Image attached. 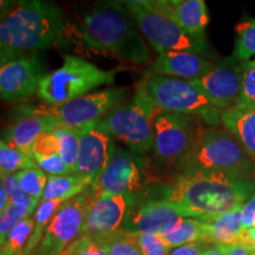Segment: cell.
<instances>
[{"mask_svg": "<svg viewBox=\"0 0 255 255\" xmlns=\"http://www.w3.org/2000/svg\"><path fill=\"white\" fill-rule=\"evenodd\" d=\"M21 56H24V53L15 52V51H12V50L0 49V69H1L4 65H6L7 63L11 62V60H13Z\"/></svg>", "mask_w": 255, "mask_h": 255, "instance_id": "cell-41", "label": "cell"}, {"mask_svg": "<svg viewBox=\"0 0 255 255\" xmlns=\"http://www.w3.org/2000/svg\"><path fill=\"white\" fill-rule=\"evenodd\" d=\"M208 246V244L202 241L193 242V244L183 245V246L173 248V250L169 251L168 255H202L203 252L206 251V248Z\"/></svg>", "mask_w": 255, "mask_h": 255, "instance_id": "cell-40", "label": "cell"}, {"mask_svg": "<svg viewBox=\"0 0 255 255\" xmlns=\"http://www.w3.org/2000/svg\"><path fill=\"white\" fill-rule=\"evenodd\" d=\"M92 186L100 193L137 199L143 187L141 159L131 151L116 148L108 167Z\"/></svg>", "mask_w": 255, "mask_h": 255, "instance_id": "cell-14", "label": "cell"}, {"mask_svg": "<svg viewBox=\"0 0 255 255\" xmlns=\"http://www.w3.org/2000/svg\"><path fill=\"white\" fill-rule=\"evenodd\" d=\"M252 251L246 246H240V245H237V246H229L227 255H250Z\"/></svg>", "mask_w": 255, "mask_h": 255, "instance_id": "cell-46", "label": "cell"}, {"mask_svg": "<svg viewBox=\"0 0 255 255\" xmlns=\"http://www.w3.org/2000/svg\"><path fill=\"white\" fill-rule=\"evenodd\" d=\"M63 201L59 200H51V201H40L39 205L36 208V212L33 213L34 219V229L33 234L30 239V242L25 248L24 255H33L34 251L39 245V242L43 239L44 233H45L47 226L51 220L60 207L63 206Z\"/></svg>", "mask_w": 255, "mask_h": 255, "instance_id": "cell-25", "label": "cell"}, {"mask_svg": "<svg viewBox=\"0 0 255 255\" xmlns=\"http://www.w3.org/2000/svg\"><path fill=\"white\" fill-rule=\"evenodd\" d=\"M154 2L191 38L207 44L209 14L203 0H154Z\"/></svg>", "mask_w": 255, "mask_h": 255, "instance_id": "cell-20", "label": "cell"}, {"mask_svg": "<svg viewBox=\"0 0 255 255\" xmlns=\"http://www.w3.org/2000/svg\"><path fill=\"white\" fill-rule=\"evenodd\" d=\"M202 221L206 223V244L244 246L245 229L242 228L241 208Z\"/></svg>", "mask_w": 255, "mask_h": 255, "instance_id": "cell-22", "label": "cell"}, {"mask_svg": "<svg viewBox=\"0 0 255 255\" xmlns=\"http://www.w3.org/2000/svg\"><path fill=\"white\" fill-rule=\"evenodd\" d=\"M43 77V60L38 53L11 60L0 69V101L27 100L37 92Z\"/></svg>", "mask_w": 255, "mask_h": 255, "instance_id": "cell-15", "label": "cell"}, {"mask_svg": "<svg viewBox=\"0 0 255 255\" xmlns=\"http://www.w3.org/2000/svg\"><path fill=\"white\" fill-rule=\"evenodd\" d=\"M237 104L255 107V60L241 63V94Z\"/></svg>", "mask_w": 255, "mask_h": 255, "instance_id": "cell-33", "label": "cell"}, {"mask_svg": "<svg viewBox=\"0 0 255 255\" xmlns=\"http://www.w3.org/2000/svg\"><path fill=\"white\" fill-rule=\"evenodd\" d=\"M121 70H103L82 57L66 55L60 68L44 75L37 95L49 107H58L88 95L96 88L114 84Z\"/></svg>", "mask_w": 255, "mask_h": 255, "instance_id": "cell-6", "label": "cell"}, {"mask_svg": "<svg viewBox=\"0 0 255 255\" xmlns=\"http://www.w3.org/2000/svg\"><path fill=\"white\" fill-rule=\"evenodd\" d=\"M177 169L180 174L189 170H213L255 180V163L223 127H208L203 130L194 149Z\"/></svg>", "mask_w": 255, "mask_h": 255, "instance_id": "cell-5", "label": "cell"}, {"mask_svg": "<svg viewBox=\"0 0 255 255\" xmlns=\"http://www.w3.org/2000/svg\"><path fill=\"white\" fill-rule=\"evenodd\" d=\"M221 126L255 163V107L235 104L221 113Z\"/></svg>", "mask_w": 255, "mask_h": 255, "instance_id": "cell-21", "label": "cell"}, {"mask_svg": "<svg viewBox=\"0 0 255 255\" xmlns=\"http://www.w3.org/2000/svg\"><path fill=\"white\" fill-rule=\"evenodd\" d=\"M194 83L218 109L221 111L229 109L240 98L241 62L233 56L227 57L213 64L209 71Z\"/></svg>", "mask_w": 255, "mask_h": 255, "instance_id": "cell-16", "label": "cell"}, {"mask_svg": "<svg viewBox=\"0 0 255 255\" xmlns=\"http://www.w3.org/2000/svg\"><path fill=\"white\" fill-rule=\"evenodd\" d=\"M47 175L38 167L28 168L15 174L20 189L32 199L40 201L47 183Z\"/></svg>", "mask_w": 255, "mask_h": 255, "instance_id": "cell-31", "label": "cell"}, {"mask_svg": "<svg viewBox=\"0 0 255 255\" xmlns=\"http://www.w3.org/2000/svg\"><path fill=\"white\" fill-rule=\"evenodd\" d=\"M62 255H108L103 241L82 234Z\"/></svg>", "mask_w": 255, "mask_h": 255, "instance_id": "cell-34", "label": "cell"}, {"mask_svg": "<svg viewBox=\"0 0 255 255\" xmlns=\"http://www.w3.org/2000/svg\"><path fill=\"white\" fill-rule=\"evenodd\" d=\"M17 5L18 1H14V0H0V21H1Z\"/></svg>", "mask_w": 255, "mask_h": 255, "instance_id": "cell-43", "label": "cell"}, {"mask_svg": "<svg viewBox=\"0 0 255 255\" xmlns=\"http://www.w3.org/2000/svg\"><path fill=\"white\" fill-rule=\"evenodd\" d=\"M255 194V180L213 170L178 174L159 194L183 218L207 220L241 208Z\"/></svg>", "mask_w": 255, "mask_h": 255, "instance_id": "cell-1", "label": "cell"}, {"mask_svg": "<svg viewBox=\"0 0 255 255\" xmlns=\"http://www.w3.org/2000/svg\"><path fill=\"white\" fill-rule=\"evenodd\" d=\"M33 229L34 219L33 215H30L12 229L4 244L0 246V255H24Z\"/></svg>", "mask_w": 255, "mask_h": 255, "instance_id": "cell-27", "label": "cell"}, {"mask_svg": "<svg viewBox=\"0 0 255 255\" xmlns=\"http://www.w3.org/2000/svg\"><path fill=\"white\" fill-rule=\"evenodd\" d=\"M202 120L188 115L161 113L154 122V152L164 163L178 164L190 154L201 132Z\"/></svg>", "mask_w": 255, "mask_h": 255, "instance_id": "cell-9", "label": "cell"}, {"mask_svg": "<svg viewBox=\"0 0 255 255\" xmlns=\"http://www.w3.org/2000/svg\"><path fill=\"white\" fill-rule=\"evenodd\" d=\"M115 149L114 137L102 131L97 126L81 130L78 157L73 174L91 178L95 183L109 164Z\"/></svg>", "mask_w": 255, "mask_h": 255, "instance_id": "cell-17", "label": "cell"}, {"mask_svg": "<svg viewBox=\"0 0 255 255\" xmlns=\"http://www.w3.org/2000/svg\"><path fill=\"white\" fill-rule=\"evenodd\" d=\"M129 96L128 88H111L91 92L58 107H49L50 113L58 121L60 128L84 130L97 126L108 114L124 102Z\"/></svg>", "mask_w": 255, "mask_h": 255, "instance_id": "cell-11", "label": "cell"}, {"mask_svg": "<svg viewBox=\"0 0 255 255\" xmlns=\"http://www.w3.org/2000/svg\"><path fill=\"white\" fill-rule=\"evenodd\" d=\"M9 205V197L6 190L4 180H2V175L0 174V214L6 209V207Z\"/></svg>", "mask_w": 255, "mask_h": 255, "instance_id": "cell-42", "label": "cell"}, {"mask_svg": "<svg viewBox=\"0 0 255 255\" xmlns=\"http://www.w3.org/2000/svg\"><path fill=\"white\" fill-rule=\"evenodd\" d=\"M33 167H37L33 158L0 138V174L15 175Z\"/></svg>", "mask_w": 255, "mask_h": 255, "instance_id": "cell-28", "label": "cell"}, {"mask_svg": "<svg viewBox=\"0 0 255 255\" xmlns=\"http://www.w3.org/2000/svg\"><path fill=\"white\" fill-rule=\"evenodd\" d=\"M244 246L250 248L251 251L255 252V227L248 229H245V240H244Z\"/></svg>", "mask_w": 255, "mask_h": 255, "instance_id": "cell-45", "label": "cell"}, {"mask_svg": "<svg viewBox=\"0 0 255 255\" xmlns=\"http://www.w3.org/2000/svg\"><path fill=\"white\" fill-rule=\"evenodd\" d=\"M159 237L169 251L193 242H205L206 223L199 219L182 218L173 228Z\"/></svg>", "mask_w": 255, "mask_h": 255, "instance_id": "cell-24", "label": "cell"}, {"mask_svg": "<svg viewBox=\"0 0 255 255\" xmlns=\"http://www.w3.org/2000/svg\"><path fill=\"white\" fill-rule=\"evenodd\" d=\"M33 159L37 167L41 169L47 176H63V175L72 174L59 154L34 156Z\"/></svg>", "mask_w": 255, "mask_h": 255, "instance_id": "cell-36", "label": "cell"}, {"mask_svg": "<svg viewBox=\"0 0 255 255\" xmlns=\"http://www.w3.org/2000/svg\"><path fill=\"white\" fill-rule=\"evenodd\" d=\"M142 255H168L169 250L159 235L148 233H133Z\"/></svg>", "mask_w": 255, "mask_h": 255, "instance_id": "cell-37", "label": "cell"}, {"mask_svg": "<svg viewBox=\"0 0 255 255\" xmlns=\"http://www.w3.org/2000/svg\"><path fill=\"white\" fill-rule=\"evenodd\" d=\"M250 255H253V251H252V253H251Z\"/></svg>", "mask_w": 255, "mask_h": 255, "instance_id": "cell-47", "label": "cell"}, {"mask_svg": "<svg viewBox=\"0 0 255 255\" xmlns=\"http://www.w3.org/2000/svg\"><path fill=\"white\" fill-rule=\"evenodd\" d=\"M2 180H4L5 188L7 190L9 202L24 207V208L30 210L31 213L36 212V208L39 205L40 201L32 199L31 196H28L27 194H25L20 189L17 182V178H15V175H2Z\"/></svg>", "mask_w": 255, "mask_h": 255, "instance_id": "cell-35", "label": "cell"}, {"mask_svg": "<svg viewBox=\"0 0 255 255\" xmlns=\"http://www.w3.org/2000/svg\"><path fill=\"white\" fill-rule=\"evenodd\" d=\"M241 222L246 231L255 227V194L241 206Z\"/></svg>", "mask_w": 255, "mask_h": 255, "instance_id": "cell-39", "label": "cell"}, {"mask_svg": "<svg viewBox=\"0 0 255 255\" xmlns=\"http://www.w3.org/2000/svg\"><path fill=\"white\" fill-rule=\"evenodd\" d=\"M253 255H255V252H253Z\"/></svg>", "mask_w": 255, "mask_h": 255, "instance_id": "cell-48", "label": "cell"}, {"mask_svg": "<svg viewBox=\"0 0 255 255\" xmlns=\"http://www.w3.org/2000/svg\"><path fill=\"white\" fill-rule=\"evenodd\" d=\"M183 216L161 197L135 206L128 214L122 229L129 233L162 235L174 227Z\"/></svg>", "mask_w": 255, "mask_h": 255, "instance_id": "cell-18", "label": "cell"}, {"mask_svg": "<svg viewBox=\"0 0 255 255\" xmlns=\"http://www.w3.org/2000/svg\"><path fill=\"white\" fill-rule=\"evenodd\" d=\"M96 193L94 186L66 201L58 209L33 255H62L83 234L88 207Z\"/></svg>", "mask_w": 255, "mask_h": 255, "instance_id": "cell-10", "label": "cell"}, {"mask_svg": "<svg viewBox=\"0 0 255 255\" xmlns=\"http://www.w3.org/2000/svg\"><path fill=\"white\" fill-rule=\"evenodd\" d=\"M55 133L59 142V156L73 174L78 157L81 130L58 128L55 130Z\"/></svg>", "mask_w": 255, "mask_h": 255, "instance_id": "cell-30", "label": "cell"}, {"mask_svg": "<svg viewBox=\"0 0 255 255\" xmlns=\"http://www.w3.org/2000/svg\"><path fill=\"white\" fill-rule=\"evenodd\" d=\"M50 154H59V142L55 131L43 133L32 146V157Z\"/></svg>", "mask_w": 255, "mask_h": 255, "instance_id": "cell-38", "label": "cell"}, {"mask_svg": "<svg viewBox=\"0 0 255 255\" xmlns=\"http://www.w3.org/2000/svg\"><path fill=\"white\" fill-rule=\"evenodd\" d=\"M161 113L141 81L131 100L115 108L97 128L120 139L133 154H145L154 148V122Z\"/></svg>", "mask_w": 255, "mask_h": 255, "instance_id": "cell-4", "label": "cell"}, {"mask_svg": "<svg viewBox=\"0 0 255 255\" xmlns=\"http://www.w3.org/2000/svg\"><path fill=\"white\" fill-rule=\"evenodd\" d=\"M237 40H235L233 57L239 62H251L255 58V19L245 15L237 26Z\"/></svg>", "mask_w": 255, "mask_h": 255, "instance_id": "cell-26", "label": "cell"}, {"mask_svg": "<svg viewBox=\"0 0 255 255\" xmlns=\"http://www.w3.org/2000/svg\"><path fill=\"white\" fill-rule=\"evenodd\" d=\"M79 36L88 46L136 65L151 59L150 49L122 1H98L83 15Z\"/></svg>", "mask_w": 255, "mask_h": 255, "instance_id": "cell-3", "label": "cell"}, {"mask_svg": "<svg viewBox=\"0 0 255 255\" xmlns=\"http://www.w3.org/2000/svg\"><path fill=\"white\" fill-rule=\"evenodd\" d=\"M228 248L229 246H222V245H209L202 255H227Z\"/></svg>", "mask_w": 255, "mask_h": 255, "instance_id": "cell-44", "label": "cell"}, {"mask_svg": "<svg viewBox=\"0 0 255 255\" xmlns=\"http://www.w3.org/2000/svg\"><path fill=\"white\" fill-rule=\"evenodd\" d=\"M58 128V121L50 113L49 108L19 105L9 117L5 142L32 157L34 142L43 133L55 131Z\"/></svg>", "mask_w": 255, "mask_h": 255, "instance_id": "cell-13", "label": "cell"}, {"mask_svg": "<svg viewBox=\"0 0 255 255\" xmlns=\"http://www.w3.org/2000/svg\"><path fill=\"white\" fill-rule=\"evenodd\" d=\"M69 37L68 19L51 1L21 0L0 21V49L24 55L65 46Z\"/></svg>", "mask_w": 255, "mask_h": 255, "instance_id": "cell-2", "label": "cell"}, {"mask_svg": "<svg viewBox=\"0 0 255 255\" xmlns=\"http://www.w3.org/2000/svg\"><path fill=\"white\" fill-rule=\"evenodd\" d=\"M213 64L214 62L207 58L205 53L189 51L165 52L155 59L148 73L194 82L205 76Z\"/></svg>", "mask_w": 255, "mask_h": 255, "instance_id": "cell-19", "label": "cell"}, {"mask_svg": "<svg viewBox=\"0 0 255 255\" xmlns=\"http://www.w3.org/2000/svg\"><path fill=\"white\" fill-rule=\"evenodd\" d=\"M30 215H33V213L24 207L9 202L6 209L0 214V246L4 244L12 229Z\"/></svg>", "mask_w": 255, "mask_h": 255, "instance_id": "cell-32", "label": "cell"}, {"mask_svg": "<svg viewBox=\"0 0 255 255\" xmlns=\"http://www.w3.org/2000/svg\"><path fill=\"white\" fill-rule=\"evenodd\" d=\"M146 92L162 113L195 116L209 127L221 126V113L194 82L146 73Z\"/></svg>", "mask_w": 255, "mask_h": 255, "instance_id": "cell-7", "label": "cell"}, {"mask_svg": "<svg viewBox=\"0 0 255 255\" xmlns=\"http://www.w3.org/2000/svg\"><path fill=\"white\" fill-rule=\"evenodd\" d=\"M122 4L142 36L159 55L178 51L206 53L207 44L186 33L180 25L155 5L154 0H127Z\"/></svg>", "mask_w": 255, "mask_h": 255, "instance_id": "cell-8", "label": "cell"}, {"mask_svg": "<svg viewBox=\"0 0 255 255\" xmlns=\"http://www.w3.org/2000/svg\"><path fill=\"white\" fill-rule=\"evenodd\" d=\"M91 184H94L91 178L77 174L49 176L40 201L59 200L66 202L84 193Z\"/></svg>", "mask_w": 255, "mask_h": 255, "instance_id": "cell-23", "label": "cell"}, {"mask_svg": "<svg viewBox=\"0 0 255 255\" xmlns=\"http://www.w3.org/2000/svg\"><path fill=\"white\" fill-rule=\"evenodd\" d=\"M136 202V197L114 195L96 190L88 207L83 234L104 238L121 231Z\"/></svg>", "mask_w": 255, "mask_h": 255, "instance_id": "cell-12", "label": "cell"}, {"mask_svg": "<svg viewBox=\"0 0 255 255\" xmlns=\"http://www.w3.org/2000/svg\"><path fill=\"white\" fill-rule=\"evenodd\" d=\"M98 239L103 241L108 255H142L133 233L121 229L114 234Z\"/></svg>", "mask_w": 255, "mask_h": 255, "instance_id": "cell-29", "label": "cell"}]
</instances>
